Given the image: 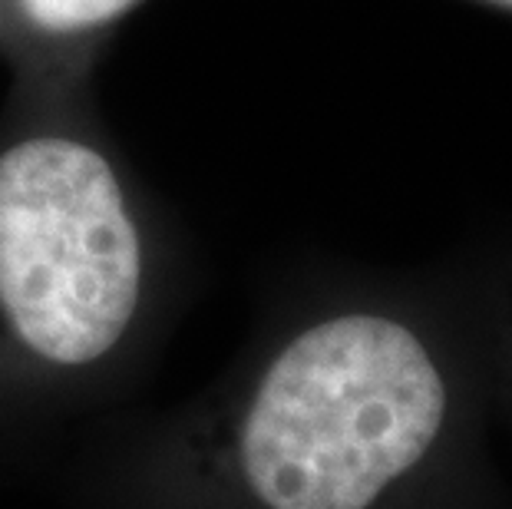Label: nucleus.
<instances>
[{
    "mask_svg": "<svg viewBox=\"0 0 512 509\" xmlns=\"http://www.w3.org/2000/svg\"><path fill=\"white\" fill-rule=\"evenodd\" d=\"M489 305L341 288L192 404L86 447L80 509H512L493 470Z\"/></svg>",
    "mask_w": 512,
    "mask_h": 509,
    "instance_id": "nucleus-1",
    "label": "nucleus"
},
{
    "mask_svg": "<svg viewBox=\"0 0 512 509\" xmlns=\"http://www.w3.org/2000/svg\"><path fill=\"white\" fill-rule=\"evenodd\" d=\"M162 288L156 232L100 146L57 129L0 146V473L119 391Z\"/></svg>",
    "mask_w": 512,
    "mask_h": 509,
    "instance_id": "nucleus-2",
    "label": "nucleus"
},
{
    "mask_svg": "<svg viewBox=\"0 0 512 509\" xmlns=\"http://www.w3.org/2000/svg\"><path fill=\"white\" fill-rule=\"evenodd\" d=\"M143 0H0V50H73L116 27Z\"/></svg>",
    "mask_w": 512,
    "mask_h": 509,
    "instance_id": "nucleus-3",
    "label": "nucleus"
},
{
    "mask_svg": "<svg viewBox=\"0 0 512 509\" xmlns=\"http://www.w3.org/2000/svg\"><path fill=\"white\" fill-rule=\"evenodd\" d=\"M489 354H493L496 407L512 417V288L489 301Z\"/></svg>",
    "mask_w": 512,
    "mask_h": 509,
    "instance_id": "nucleus-4",
    "label": "nucleus"
},
{
    "mask_svg": "<svg viewBox=\"0 0 512 509\" xmlns=\"http://www.w3.org/2000/svg\"><path fill=\"white\" fill-rule=\"evenodd\" d=\"M476 4H486V7H493V10H503V14L512 17V0H476Z\"/></svg>",
    "mask_w": 512,
    "mask_h": 509,
    "instance_id": "nucleus-5",
    "label": "nucleus"
}]
</instances>
